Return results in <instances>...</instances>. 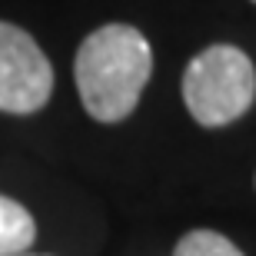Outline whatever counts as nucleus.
<instances>
[{
	"mask_svg": "<svg viewBox=\"0 0 256 256\" xmlns=\"http://www.w3.org/2000/svg\"><path fill=\"white\" fill-rule=\"evenodd\" d=\"M54 94V66L40 44L17 24L0 20V110L27 116L44 110Z\"/></svg>",
	"mask_w": 256,
	"mask_h": 256,
	"instance_id": "3",
	"label": "nucleus"
},
{
	"mask_svg": "<svg viewBox=\"0 0 256 256\" xmlns=\"http://www.w3.org/2000/svg\"><path fill=\"white\" fill-rule=\"evenodd\" d=\"M256 100V66L233 44H213L183 74V104L200 126H226Z\"/></svg>",
	"mask_w": 256,
	"mask_h": 256,
	"instance_id": "2",
	"label": "nucleus"
},
{
	"mask_svg": "<svg viewBox=\"0 0 256 256\" xmlns=\"http://www.w3.org/2000/svg\"><path fill=\"white\" fill-rule=\"evenodd\" d=\"M20 256H27V253H20Z\"/></svg>",
	"mask_w": 256,
	"mask_h": 256,
	"instance_id": "6",
	"label": "nucleus"
},
{
	"mask_svg": "<svg viewBox=\"0 0 256 256\" xmlns=\"http://www.w3.org/2000/svg\"><path fill=\"white\" fill-rule=\"evenodd\" d=\"M173 256H243V250L216 230H193L176 243Z\"/></svg>",
	"mask_w": 256,
	"mask_h": 256,
	"instance_id": "5",
	"label": "nucleus"
},
{
	"mask_svg": "<svg viewBox=\"0 0 256 256\" xmlns=\"http://www.w3.org/2000/svg\"><path fill=\"white\" fill-rule=\"evenodd\" d=\"M153 74V50L136 27L106 24L94 30L76 50L80 104L100 124H120L136 110L143 86Z\"/></svg>",
	"mask_w": 256,
	"mask_h": 256,
	"instance_id": "1",
	"label": "nucleus"
},
{
	"mask_svg": "<svg viewBox=\"0 0 256 256\" xmlns=\"http://www.w3.org/2000/svg\"><path fill=\"white\" fill-rule=\"evenodd\" d=\"M37 240V223L24 203L0 196V256L27 253Z\"/></svg>",
	"mask_w": 256,
	"mask_h": 256,
	"instance_id": "4",
	"label": "nucleus"
},
{
	"mask_svg": "<svg viewBox=\"0 0 256 256\" xmlns=\"http://www.w3.org/2000/svg\"><path fill=\"white\" fill-rule=\"evenodd\" d=\"M253 4H256V0H253Z\"/></svg>",
	"mask_w": 256,
	"mask_h": 256,
	"instance_id": "7",
	"label": "nucleus"
}]
</instances>
